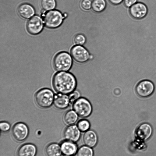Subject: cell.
<instances>
[{"label": "cell", "instance_id": "obj_7", "mask_svg": "<svg viewBox=\"0 0 156 156\" xmlns=\"http://www.w3.org/2000/svg\"><path fill=\"white\" fill-rule=\"evenodd\" d=\"M70 55L73 60L76 62L83 64L90 59V55L88 51L83 46L76 45L72 48Z\"/></svg>", "mask_w": 156, "mask_h": 156}, {"label": "cell", "instance_id": "obj_18", "mask_svg": "<svg viewBox=\"0 0 156 156\" xmlns=\"http://www.w3.org/2000/svg\"><path fill=\"white\" fill-rule=\"evenodd\" d=\"M45 152L48 156H60L62 152L61 147L55 143L48 145L46 148Z\"/></svg>", "mask_w": 156, "mask_h": 156}, {"label": "cell", "instance_id": "obj_19", "mask_svg": "<svg viewBox=\"0 0 156 156\" xmlns=\"http://www.w3.org/2000/svg\"><path fill=\"white\" fill-rule=\"evenodd\" d=\"M78 115L74 110L68 111L65 113L64 115V121L66 124L72 125L77 121Z\"/></svg>", "mask_w": 156, "mask_h": 156}, {"label": "cell", "instance_id": "obj_28", "mask_svg": "<svg viewBox=\"0 0 156 156\" xmlns=\"http://www.w3.org/2000/svg\"><path fill=\"white\" fill-rule=\"evenodd\" d=\"M138 0H123L124 4L127 8H130L138 2Z\"/></svg>", "mask_w": 156, "mask_h": 156}, {"label": "cell", "instance_id": "obj_20", "mask_svg": "<svg viewBox=\"0 0 156 156\" xmlns=\"http://www.w3.org/2000/svg\"><path fill=\"white\" fill-rule=\"evenodd\" d=\"M106 5V0H93L92 9L96 12H100L105 9Z\"/></svg>", "mask_w": 156, "mask_h": 156}, {"label": "cell", "instance_id": "obj_5", "mask_svg": "<svg viewBox=\"0 0 156 156\" xmlns=\"http://www.w3.org/2000/svg\"><path fill=\"white\" fill-rule=\"evenodd\" d=\"M73 108L77 115L85 118L91 114L92 108L90 101L84 98H80L73 103Z\"/></svg>", "mask_w": 156, "mask_h": 156}, {"label": "cell", "instance_id": "obj_26", "mask_svg": "<svg viewBox=\"0 0 156 156\" xmlns=\"http://www.w3.org/2000/svg\"><path fill=\"white\" fill-rule=\"evenodd\" d=\"M93 0H83L81 6L83 8L86 10H89L92 8V3Z\"/></svg>", "mask_w": 156, "mask_h": 156}, {"label": "cell", "instance_id": "obj_30", "mask_svg": "<svg viewBox=\"0 0 156 156\" xmlns=\"http://www.w3.org/2000/svg\"><path fill=\"white\" fill-rule=\"evenodd\" d=\"M63 156H69V155H63Z\"/></svg>", "mask_w": 156, "mask_h": 156}, {"label": "cell", "instance_id": "obj_22", "mask_svg": "<svg viewBox=\"0 0 156 156\" xmlns=\"http://www.w3.org/2000/svg\"><path fill=\"white\" fill-rule=\"evenodd\" d=\"M41 4L42 9L45 11L51 10L56 6L55 0H41Z\"/></svg>", "mask_w": 156, "mask_h": 156}, {"label": "cell", "instance_id": "obj_12", "mask_svg": "<svg viewBox=\"0 0 156 156\" xmlns=\"http://www.w3.org/2000/svg\"><path fill=\"white\" fill-rule=\"evenodd\" d=\"M80 132L77 126L71 125L65 129L64 136L67 140L75 142L78 141L80 137Z\"/></svg>", "mask_w": 156, "mask_h": 156}, {"label": "cell", "instance_id": "obj_2", "mask_svg": "<svg viewBox=\"0 0 156 156\" xmlns=\"http://www.w3.org/2000/svg\"><path fill=\"white\" fill-rule=\"evenodd\" d=\"M73 60L70 54L62 51L57 54L54 58L53 65L55 69L58 71H67L71 68Z\"/></svg>", "mask_w": 156, "mask_h": 156}, {"label": "cell", "instance_id": "obj_1", "mask_svg": "<svg viewBox=\"0 0 156 156\" xmlns=\"http://www.w3.org/2000/svg\"><path fill=\"white\" fill-rule=\"evenodd\" d=\"M52 85L55 90L62 94H70L74 90L77 84L75 77L72 73L60 72L54 75Z\"/></svg>", "mask_w": 156, "mask_h": 156}, {"label": "cell", "instance_id": "obj_29", "mask_svg": "<svg viewBox=\"0 0 156 156\" xmlns=\"http://www.w3.org/2000/svg\"><path fill=\"white\" fill-rule=\"evenodd\" d=\"M112 4L115 5H119L121 3L123 0H108Z\"/></svg>", "mask_w": 156, "mask_h": 156}, {"label": "cell", "instance_id": "obj_13", "mask_svg": "<svg viewBox=\"0 0 156 156\" xmlns=\"http://www.w3.org/2000/svg\"><path fill=\"white\" fill-rule=\"evenodd\" d=\"M53 103L55 106L60 110L66 108L70 104L69 96L65 94H59L54 96Z\"/></svg>", "mask_w": 156, "mask_h": 156}, {"label": "cell", "instance_id": "obj_10", "mask_svg": "<svg viewBox=\"0 0 156 156\" xmlns=\"http://www.w3.org/2000/svg\"><path fill=\"white\" fill-rule=\"evenodd\" d=\"M147 12L146 5L142 2H137L129 8V12L131 16L135 19L143 18L147 15Z\"/></svg>", "mask_w": 156, "mask_h": 156}, {"label": "cell", "instance_id": "obj_27", "mask_svg": "<svg viewBox=\"0 0 156 156\" xmlns=\"http://www.w3.org/2000/svg\"><path fill=\"white\" fill-rule=\"evenodd\" d=\"M10 124L5 122H1L0 123V128L1 131L4 132L8 131L10 129Z\"/></svg>", "mask_w": 156, "mask_h": 156}, {"label": "cell", "instance_id": "obj_25", "mask_svg": "<svg viewBox=\"0 0 156 156\" xmlns=\"http://www.w3.org/2000/svg\"><path fill=\"white\" fill-rule=\"evenodd\" d=\"M80 94L77 90H74L70 94L69 96L70 103H73L80 98Z\"/></svg>", "mask_w": 156, "mask_h": 156}, {"label": "cell", "instance_id": "obj_14", "mask_svg": "<svg viewBox=\"0 0 156 156\" xmlns=\"http://www.w3.org/2000/svg\"><path fill=\"white\" fill-rule=\"evenodd\" d=\"M37 152L36 146L31 144L22 145L18 149L17 156H35Z\"/></svg>", "mask_w": 156, "mask_h": 156}, {"label": "cell", "instance_id": "obj_4", "mask_svg": "<svg viewBox=\"0 0 156 156\" xmlns=\"http://www.w3.org/2000/svg\"><path fill=\"white\" fill-rule=\"evenodd\" d=\"M54 94L50 89L44 88L39 90L35 95L34 100L39 107L43 108L50 107L54 99Z\"/></svg>", "mask_w": 156, "mask_h": 156}, {"label": "cell", "instance_id": "obj_16", "mask_svg": "<svg viewBox=\"0 0 156 156\" xmlns=\"http://www.w3.org/2000/svg\"><path fill=\"white\" fill-rule=\"evenodd\" d=\"M62 153L65 155L72 156L77 152V147L75 142L67 140L63 142L61 144Z\"/></svg>", "mask_w": 156, "mask_h": 156}, {"label": "cell", "instance_id": "obj_3", "mask_svg": "<svg viewBox=\"0 0 156 156\" xmlns=\"http://www.w3.org/2000/svg\"><path fill=\"white\" fill-rule=\"evenodd\" d=\"M43 22L45 26L50 29L59 27L65 17L60 11L56 10L49 11L43 14Z\"/></svg>", "mask_w": 156, "mask_h": 156}, {"label": "cell", "instance_id": "obj_6", "mask_svg": "<svg viewBox=\"0 0 156 156\" xmlns=\"http://www.w3.org/2000/svg\"><path fill=\"white\" fill-rule=\"evenodd\" d=\"M155 86L153 83L148 80H143L139 82L135 87L137 95L139 97L145 98L151 96L154 92Z\"/></svg>", "mask_w": 156, "mask_h": 156}, {"label": "cell", "instance_id": "obj_15", "mask_svg": "<svg viewBox=\"0 0 156 156\" xmlns=\"http://www.w3.org/2000/svg\"><path fill=\"white\" fill-rule=\"evenodd\" d=\"M17 12L22 18L27 19L32 17L35 11L33 7L30 5L24 3L20 5L17 9Z\"/></svg>", "mask_w": 156, "mask_h": 156}, {"label": "cell", "instance_id": "obj_9", "mask_svg": "<svg viewBox=\"0 0 156 156\" xmlns=\"http://www.w3.org/2000/svg\"><path fill=\"white\" fill-rule=\"evenodd\" d=\"M12 133L13 137L17 141H22L25 140L29 134V129L26 124L23 122L16 123L13 127Z\"/></svg>", "mask_w": 156, "mask_h": 156}, {"label": "cell", "instance_id": "obj_21", "mask_svg": "<svg viewBox=\"0 0 156 156\" xmlns=\"http://www.w3.org/2000/svg\"><path fill=\"white\" fill-rule=\"evenodd\" d=\"M77 156H94V152L91 147L87 146L80 147L77 152Z\"/></svg>", "mask_w": 156, "mask_h": 156}, {"label": "cell", "instance_id": "obj_8", "mask_svg": "<svg viewBox=\"0 0 156 156\" xmlns=\"http://www.w3.org/2000/svg\"><path fill=\"white\" fill-rule=\"evenodd\" d=\"M43 22L39 16L35 15L31 17L27 21L26 28L27 31L32 35H37L42 30Z\"/></svg>", "mask_w": 156, "mask_h": 156}, {"label": "cell", "instance_id": "obj_17", "mask_svg": "<svg viewBox=\"0 0 156 156\" xmlns=\"http://www.w3.org/2000/svg\"><path fill=\"white\" fill-rule=\"evenodd\" d=\"M83 140L85 145L91 148L96 146L98 140L96 133L91 130L85 132L83 136Z\"/></svg>", "mask_w": 156, "mask_h": 156}, {"label": "cell", "instance_id": "obj_11", "mask_svg": "<svg viewBox=\"0 0 156 156\" xmlns=\"http://www.w3.org/2000/svg\"><path fill=\"white\" fill-rule=\"evenodd\" d=\"M153 129L151 125L148 123H143L138 127L136 134L137 137L140 140L145 141L151 136Z\"/></svg>", "mask_w": 156, "mask_h": 156}, {"label": "cell", "instance_id": "obj_24", "mask_svg": "<svg viewBox=\"0 0 156 156\" xmlns=\"http://www.w3.org/2000/svg\"><path fill=\"white\" fill-rule=\"evenodd\" d=\"M86 38L83 34L77 35L74 39V43L75 45L83 46L86 42Z\"/></svg>", "mask_w": 156, "mask_h": 156}, {"label": "cell", "instance_id": "obj_23", "mask_svg": "<svg viewBox=\"0 0 156 156\" xmlns=\"http://www.w3.org/2000/svg\"><path fill=\"white\" fill-rule=\"evenodd\" d=\"M77 126L80 131L84 132L89 130L90 124L88 120L83 119L79 121Z\"/></svg>", "mask_w": 156, "mask_h": 156}]
</instances>
